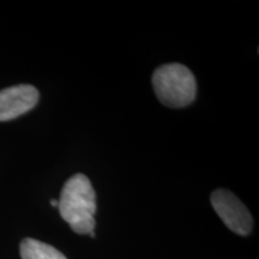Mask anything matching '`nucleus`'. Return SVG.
Instances as JSON below:
<instances>
[{"label":"nucleus","mask_w":259,"mask_h":259,"mask_svg":"<svg viewBox=\"0 0 259 259\" xmlns=\"http://www.w3.org/2000/svg\"><path fill=\"white\" fill-rule=\"evenodd\" d=\"M210 199L213 210L232 232L244 236L250 234L253 227V220L248 209L235 194L219 189L213 191Z\"/></svg>","instance_id":"7ed1b4c3"},{"label":"nucleus","mask_w":259,"mask_h":259,"mask_svg":"<svg viewBox=\"0 0 259 259\" xmlns=\"http://www.w3.org/2000/svg\"><path fill=\"white\" fill-rule=\"evenodd\" d=\"M58 209L77 234H92L95 229L96 194L89 178L84 174H74L65 183L61 190Z\"/></svg>","instance_id":"f257e3e1"},{"label":"nucleus","mask_w":259,"mask_h":259,"mask_svg":"<svg viewBox=\"0 0 259 259\" xmlns=\"http://www.w3.org/2000/svg\"><path fill=\"white\" fill-rule=\"evenodd\" d=\"M153 87L162 105L183 108L191 105L197 95V82L193 73L184 65H162L153 74Z\"/></svg>","instance_id":"f03ea898"},{"label":"nucleus","mask_w":259,"mask_h":259,"mask_svg":"<svg viewBox=\"0 0 259 259\" xmlns=\"http://www.w3.org/2000/svg\"><path fill=\"white\" fill-rule=\"evenodd\" d=\"M19 251L22 259H67L53 246L31 238L21 242Z\"/></svg>","instance_id":"39448f33"},{"label":"nucleus","mask_w":259,"mask_h":259,"mask_svg":"<svg viewBox=\"0 0 259 259\" xmlns=\"http://www.w3.org/2000/svg\"><path fill=\"white\" fill-rule=\"evenodd\" d=\"M38 92L30 84L0 90V121L14 120L30 111L38 101Z\"/></svg>","instance_id":"20e7f679"},{"label":"nucleus","mask_w":259,"mask_h":259,"mask_svg":"<svg viewBox=\"0 0 259 259\" xmlns=\"http://www.w3.org/2000/svg\"><path fill=\"white\" fill-rule=\"evenodd\" d=\"M58 204H59V202H58V200H56V199H52L51 200V205L52 206H56V208H58Z\"/></svg>","instance_id":"423d86ee"}]
</instances>
